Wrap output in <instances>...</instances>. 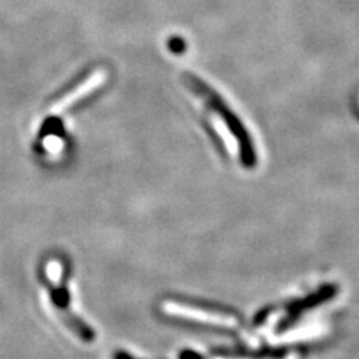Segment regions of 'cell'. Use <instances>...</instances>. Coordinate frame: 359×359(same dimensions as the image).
<instances>
[{"label":"cell","instance_id":"obj_1","mask_svg":"<svg viewBox=\"0 0 359 359\" xmlns=\"http://www.w3.org/2000/svg\"><path fill=\"white\" fill-rule=\"evenodd\" d=\"M183 83L204 111L207 125L219 147L226 151L244 170H253L257 165V151L249 129L215 88L201 78L184 74Z\"/></svg>","mask_w":359,"mask_h":359},{"label":"cell","instance_id":"obj_2","mask_svg":"<svg viewBox=\"0 0 359 359\" xmlns=\"http://www.w3.org/2000/svg\"><path fill=\"white\" fill-rule=\"evenodd\" d=\"M100 81V76H99V74H96L95 76H90L88 80H87V83H83V86H80V87H75L74 88V92L71 90L69 93L67 95H65L57 104H55L54 107H53V111H62V109H65V108H67L69 107L71 104H74V102H76L78 99H81L83 97V95H86V93H88L90 90L92 88H95L96 86H97V83Z\"/></svg>","mask_w":359,"mask_h":359}]
</instances>
